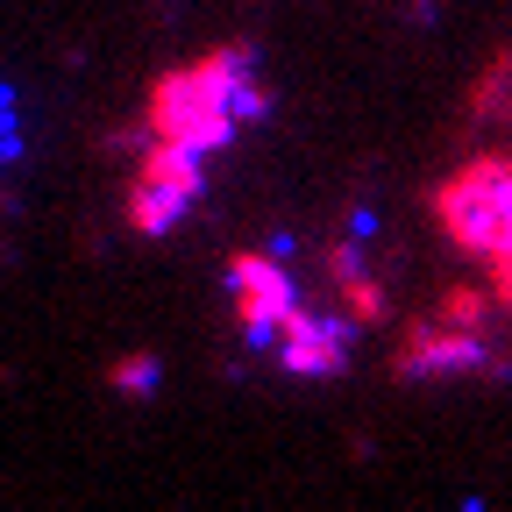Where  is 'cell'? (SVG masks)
Instances as JSON below:
<instances>
[{"label": "cell", "instance_id": "6da1fadb", "mask_svg": "<svg viewBox=\"0 0 512 512\" xmlns=\"http://www.w3.org/2000/svg\"><path fill=\"white\" fill-rule=\"evenodd\" d=\"M15 157V114H8V100H0V164Z\"/></svg>", "mask_w": 512, "mask_h": 512}]
</instances>
